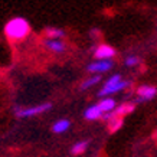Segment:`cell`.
Here are the masks:
<instances>
[{"label": "cell", "instance_id": "6", "mask_svg": "<svg viewBox=\"0 0 157 157\" xmlns=\"http://www.w3.org/2000/svg\"><path fill=\"white\" fill-rule=\"evenodd\" d=\"M115 55V49L113 46H109L107 43H101L100 46L95 49L94 52V58L97 59H111Z\"/></svg>", "mask_w": 157, "mask_h": 157}, {"label": "cell", "instance_id": "11", "mask_svg": "<svg viewBox=\"0 0 157 157\" xmlns=\"http://www.w3.org/2000/svg\"><path fill=\"white\" fill-rule=\"evenodd\" d=\"M69 127H71V121L67 118H61V120H58L56 123H53L52 131L55 134H62V133H65Z\"/></svg>", "mask_w": 157, "mask_h": 157}, {"label": "cell", "instance_id": "8", "mask_svg": "<svg viewBox=\"0 0 157 157\" xmlns=\"http://www.w3.org/2000/svg\"><path fill=\"white\" fill-rule=\"evenodd\" d=\"M136 109V104H121L118 107H115L113 111H109L113 117H123L125 114H130Z\"/></svg>", "mask_w": 157, "mask_h": 157}, {"label": "cell", "instance_id": "12", "mask_svg": "<svg viewBox=\"0 0 157 157\" xmlns=\"http://www.w3.org/2000/svg\"><path fill=\"white\" fill-rule=\"evenodd\" d=\"M98 107L101 108L102 114H104V113L113 111V109L117 107V102H115L113 98H104V100H101V102H98Z\"/></svg>", "mask_w": 157, "mask_h": 157}, {"label": "cell", "instance_id": "7", "mask_svg": "<svg viewBox=\"0 0 157 157\" xmlns=\"http://www.w3.org/2000/svg\"><path fill=\"white\" fill-rule=\"evenodd\" d=\"M43 45H45V48L49 49V51L53 52V53H62L63 51H65V43H63L62 39L46 38L45 39V42H43Z\"/></svg>", "mask_w": 157, "mask_h": 157}, {"label": "cell", "instance_id": "14", "mask_svg": "<svg viewBox=\"0 0 157 157\" xmlns=\"http://www.w3.org/2000/svg\"><path fill=\"white\" fill-rule=\"evenodd\" d=\"M88 141L86 140H82V141H78V143H75L74 146H72L71 148V153L74 154V156H78V154H82V153L85 151L86 148H88Z\"/></svg>", "mask_w": 157, "mask_h": 157}, {"label": "cell", "instance_id": "5", "mask_svg": "<svg viewBox=\"0 0 157 157\" xmlns=\"http://www.w3.org/2000/svg\"><path fill=\"white\" fill-rule=\"evenodd\" d=\"M157 94V90L156 86L153 85H141L137 88V95H138V100L137 102H143V101H150L153 100Z\"/></svg>", "mask_w": 157, "mask_h": 157}, {"label": "cell", "instance_id": "1", "mask_svg": "<svg viewBox=\"0 0 157 157\" xmlns=\"http://www.w3.org/2000/svg\"><path fill=\"white\" fill-rule=\"evenodd\" d=\"M3 30L10 40H22L30 33V23L22 16H16L6 22Z\"/></svg>", "mask_w": 157, "mask_h": 157}, {"label": "cell", "instance_id": "13", "mask_svg": "<svg viewBox=\"0 0 157 157\" xmlns=\"http://www.w3.org/2000/svg\"><path fill=\"white\" fill-rule=\"evenodd\" d=\"M124 120L123 117H113V118L108 121V131L109 133H115V131H118L120 127L123 125Z\"/></svg>", "mask_w": 157, "mask_h": 157}, {"label": "cell", "instance_id": "2", "mask_svg": "<svg viewBox=\"0 0 157 157\" xmlns=\"http://www.w3.org/2000/svg\"><path fill=\"white\" fill-rule=\"evenodd\" d=\"M52 108V104L51 102H43V104H38V105H33V107H26V108H22V107H14L13 108V113L16 117L19 118H29V117H35V115H39V114H43L46 113L49 109Z\"/></svg>", "mask_w": 157, "mask_h": 157}, {"label": "cell", "instance_id": "4", "mask_svg": "<svg viewBox=\"0 0 157 157\" xmlns=\"http://www.w3.org/2000/svg\"><path fill=\"white\" fill-rule=\"evenodd\" d=\"M130 81H121L120 79L118 82H115V84H111V85H104V88L98 92V95L100 97H105V95H109V94H115V92H118L121 90H125V88H128Z\"/></svg>", "mask_w": 157, "mask_h": 157}, {"label": "cell", "instance_id": "15", "mask_svg": "<svg viewBox=\"0 0 157 157\" xmlns=\"http://www.w3.org/2000/svg\"><path fill=\"white\" fill-rule=\"evenodd\" d=\"M100 81H101V75H100V74H98V75L91 76V78L85 79V81L81 84V90H88V88H91V86L97 85V84H98Z\"/></svg>", "mask_w": 157, "mask_h": 157}, {"label": "cell", "instance_id": "9", "mask_svg": "<svg viewBox=\"0 0 157 157\" xmlns=\"http://www.w3.org/2000/svg\"><path fill=\"white\" fill-rule=\"evenodd\" d=\"M84 117H85V120L95 121V120H98V118H101V117H102V111H101V108L98 107V104L91 105V107H88V108L85 109Z\"/></svg>", "mask_w": 157, "mask_h": 157}, {"label": "cell", "instance_id": "16", "mask_svg": "<svg viewBox=\"0 0 157 157\" xmlns=\"http://www.w3.org/2000/svg\"><path fill=\"white\" fill-rule=\"evenodd\" d=\"M138 62H140V59L137 56H134V55H130V56L125 58V65L127 67H136Z\"/></svg>", "mask_w": 157, "mask_h": 157}, {"label": "cell", "instance_id": "18", "mask_svg": "<svg viewBox=\"0 0 157 157\" xmlns=\"http://www.w3.org/2000/svg\"><path fill=\"white\" fill-rule=\"evenodd\" d=\"M91 35H92V36H100V30H98V29H91V32H90Z\"/></svg>", "mask_w": 157, "mask_h": 157}, {"label": "cell", "instance_id": "17", "mask_svg": "<svg viewBox=\"0 0 157 157\" xmlns=\"http://www.w3.org/2000/svg\"><path fill=\"white\" fill-rule=\"evenodd\" d=\"M120 79H121V75H120V74H115V75L109 76L108 81L105 82V85H111V84H115V82H118Z\"/></svg>", "mask_w": 157, "mask_h": 157}, {"label": "cell", "instance_id": "3", "mask_svg": "<svg viewBox=\"0 0 157 157\" xmlns=\"http://www.w3.org/2000/svg\"><path fill=\"white\" fill-rule=\"evenodd\" d=\"M113 67H114V62L111 61V59H97L95 62H91L90 65H88V71L101 74V72L109 71Z\"/></svg>", "mask_w": 157, "mask_h": 157}, {"label": "cell", "instance_id": "10", "mask_svg": "<svg viewBox=\"0 0 157 157\" xmlns=\"http://www.w3.org/2000/svg\"><path fill=\"white\" fill-rule=\"evenodd\" d=\"M43 35H45L46 38L62 39V38H65V30L61 29V28H53V26H49V28H45Z\"/></svg>", "mask_w": 157, "mask_h": 157}]
</instances>
